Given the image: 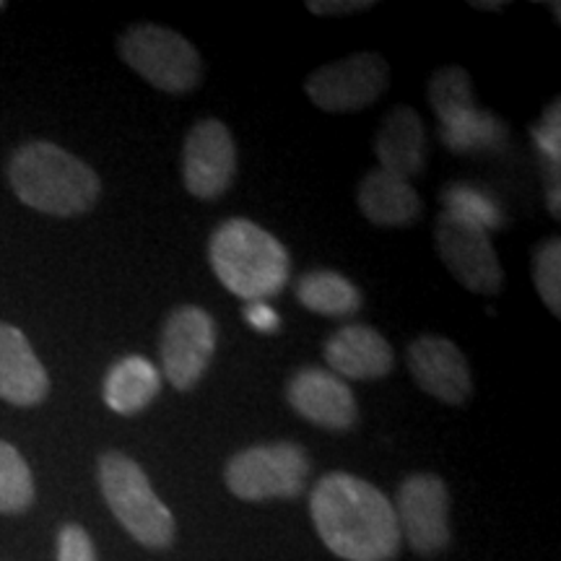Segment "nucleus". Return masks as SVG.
Wrapping results in <instances>:
<instances>
[{
    "label": "nucleus",
    "mask_w": 561,
    "mask_h": 561,
    "mask_svg": "<svg viewBox=\"0 0 561 561\" xmlns=\"http://www.w3.org/2000/svg\"><path fill=\"white\" fill-rule=\"evenodd\" d=\"M310 515L320 541L346 561H392L401 551L396 507L359 476H322L310 494Z\"/></svg>",
    "instance_id": "obj_1"
},
{
    "label": "nucleus",
    "mask_w": 561,
    "mask_h": 561,
    "mask_svg": "<svg viewBox=\"0 0 561 561\" xmlns=\"http://www.w3.org/2000/svg\"><path fill=\"white\" fill-rule=\"evenodd\" d=\"M9 182L16 198L39 214H87L102 195V180L87 161L50 140H30L9 159Z\"/></svg>",
    "instance_id": "obj_2"
},
{
    "label": "nucleus",
    "mask_w": 561,
    "mask_h": 561,
    "mask_svg": "<svg viewBox=\"0 0 561 561\" xmlns=\"http://www.w3.org/2000/svg\"><path fill=\"white\" fill-rule=\"evenodd\" d=\"M214 276L234 297L250 301L273 299L291 278L289 250L250 219L221 221L208 240Z\"/></svg>",
    "instance_id": "obj_3"
},
{
    "label": "nucleus",
    "mask_w": 561,
    "mask_h": 561,
    "mask_svg": "<svg viewBox=\"0 0 561 561\" xmlns=\"http://www.w3.org/2000/svg\"><path fill=\"white\" fill-rule=\"evenodd\" d=\"M100 486L112 515L140 546L153 551L170 549L178 525L136 460L117 450L104 453L100 458Z\"/></svg>",
    "instance_id": "obj_4"
},
{
    "label": "nucleus",
    "mask_w": 561,
    "mask_h": 561,
    "mask_svg": "<svg viewBox=\"0 0 561 561\" xmlns=\"http://www.w3.org/2000/svg\"><path fill=\"white\" fill-rule=\"evenodd\" d=\"M117 55L144 81L164 94H191L203 81L198 47L159 24H136L117 39Z\"/></svg>",
    "instance_id": "obj_5"
},
{
    "label": "nucleus",
    "mask_w": 561,
    "mask_h": 561,
    "mask_svg": "<svg viewBox=\"0 0 561 561\" xmlns=\"http://www.w3.org/2000/svg\"><path fill=\"white\" fill-rule=\"evenodd\" d=\"M310 471V455L297 442H263L237 453L224 468V481L244 502L294 500L307 489Z\"/></svg>",
    "instance_id": "obj_6"
},
{
    "label": "nucleus",
    "mask_w": 561,
    "mask_h": 561,
    "mask_svg": "<svg viewBox=\"0 0 561 561\" xmlns=\"http://www.w3.org/2000/svg\"><path fill=\"white\" fill-rule=\"evenodd\" d=\"M390 87V66L380 53H354L348 58L328 62L312 70L305 81L310 102L322 112L341 115V112L367 110Z\"/></svg>",
    "instance_id": "obj_7"
},
{
    "label": "nucleus",
    "mask_w": 561,
    "mask_h": 561,
    "mask_svg": "<svg viewBox=\"0 0 561 561\" xmlns=\"http://www.w3.org/2000/svg\"><path fill=\"white\" fill-rule=\"evenodd\" d=\"M216 354V322L198 305H180L161 325V371L174 390L187 392L203 380Z\"/></svg>",
    "instance_id": "obj_8"
},
{
    "label": "nucleus",
    "mask_w": 561,
    "mask_h": 561,
    "mask_svg": "<svg viewBox=\"0 0 561 561\" xmlns=\"http://www.w3.org/2000/svg\"><path fill=\"white\" fill-rule=\"evenodd\" d=\"M434 242H437V252L445 268L468 291L486 294V297L502 291L504 271L500 255L489 240V229L445 210L434 224Z\"/></svg>",
    "instance_id": "obj_9"
},
{
    "label": "nucleus",
    "mask_w": 561,
    "mask_h": 561,
    "mask_svg": "<svg viewBox=\"0 0 561 561\" xmlns=\"http://www.w3.org/2000/svg\"><path fill=\"white\" fill-rule=\"evenodd\" d=\"M396 517L401 536L421 557L450 543V491L434 473H413L398 486Z\"/></svg>",
    "instance_id": "obj_10"
},
{
    "label": "nucleus",
    "mask_w": 561,
    "mask_h": 561,
    "mask_svg": "<svg viewBox=\"0 0 561 561\" xmlns=\"http://www.w3.org/2000/svg\"><path fill=\"white\" fill-rule=\"evenodd\" d=\"M237 144L231 130L216 117H203L182 146V180L198 201H216L234 185Z\"/></svg>",
    "instance_id": "obj_11"
},
{
    "label": "nucleus",
    "mask_w": 561,
    "mask_h": 561,
    "mask_svg": "<svg viewBox=\"0 0 561 561\" xmlns=\"http://www.w3.org/2000/svg\"><path fill=\"white\" fill-rule=\"evenodd\" d=\"M286 403L310 424L328 432H348L359 421V403L346 380L325 367H301L286 382Z\"/></svg>",
    "instance_id": "obj_12"
},
{
    "label": "nucleus",
    "mask_w": 561,
    "mask_h": 561,
    "mask_svg": "<svg viewBox=\"0 0 561 561\" xmlns=\"http://www.w3.org/2000/svg\"><path fill=\"white\" fill-rule=\"evenodd\" d=\"M405 364L426 396L447 405H462L473 396V377L466 354L450 339L421 335L405 351Z\"/></svg>",
    "instance_id": "obj_13"
},
{
    "label": "nucleus",
    "mask_w": 561,
    "mask_h": 561,
    "mask_svg": "<svg viewBox=\"0 0 561 561\" xmlns=\"http://www.w3.org/2000/svg\"><path fill=\"white\" fill-rule=\"evenodd\" d=\"M328 369L341 380H382L396 367V351L377 328L364 322L341 325L322 346Z\"/></svg>",
    "instance_id": "obj_14"
},
{
    "label": "nucleus",
    "mask_w": 561,
    "mask_h": 561,
    "mask_svg": "<svg viewBox=\"0 0 561 561\" xmlns=\"http://www.w3.org/2000/svg\"><path fill=\"white\" fill-rule=\"evenodd\" d=\"M50 392L45 364L30 339L11 322H0V398L19 409L39 405Z\"/></svg>",
    "instance_id": "obj_15"
},
{
    "label": "nucleus",
    "mask_w": 561,
    "mask_h": 561,
    "mask_svg": "<svg viewBox=\"0 0 561 561\" xmlns=\"http://www.w3.org/2000/svg\"><path fill=\"white\" fill-rule=\"evenodd\" d=\"M426 128L421 115L413 107H392L385 117L375 140V153L380 159V170L411 182L426 167Z\"/></svg>",
    "instance_id": "obj_16"
},
{
    "label": "nucleus",
    "mask_w": 561,
    "mask_h": 561,
    "mask_svg": "<svg viewBox=\"0 0 561 561\" xmlns=\"http://www.w3.org/2000/svg\"><path fill=\"white\" fill-rule=\"evenodd\" d=\"M356 203L364 219L380 229H398V227H413L421 219V195L411 182L392 174L377 170H369L359 182L356 191Z\"/></svg>",
    "instance_id": "obj_17"
},
{
    "label": "nucleus",
    "mask_w": 561,
    "mask_h": 561,
    "mask_svg": "<svg viewBox=\"0 0 561 561\" xmlns=\"http://www.w3.org/2000/svg\"><path fill=\"white\" fill-rule=\"evenodd\" d=\"M161 392V371L146 356H123L112 364L104 377L102 396L110 411L121 416H136L157 401Z\"/></svg>",
    "instance_id": "obj_18"
},
{
    "label": "nucleus",
    "mask_w": 561,
    "mask_h": 561,
    "mask_svg": "<svg viewBox=\"0 0 561 561\" xmlns=\"http://www.w3.org/2000/svg\"><path fill=\"white\" fill-rule=\"evenodd\" d=\"M294 294L305 310L333 320L354 318L364 301L354 280L328 268L301 273V278L294 284Z\"/></svg>",
    "instance_id": "obj_19"
},
{
    "label": "nucleus",
    "mask_w": 561,
    "mask_h": 561,
    "mask_svg": "<svg viewBox=\"0 0 561 561\" xmlns=\"http://www.w3.org/2000/svg\"><path fill=\"white\" fill-rule=\"evenodd\" d=\"M430 102L439 117V128L450 130L455 125L471 121L476 115L473 83L466 68H439L430 81Z\"/></svg>",
    "instance_id": "obj_20"
},
{
    "label": "nucleus",
    "mask_w": 561,
    "mask_h": 561,
    "mask_svg": "<svg viewBox=\"0 0 561 561\" xmlns=\"http://www.w3.org/2000/svg\"><path fill=\"white\" fill-rule=\"evenodd\" d=\"M34 502V479L16 447L0 439V512L19 515Z\"/></svg>",
    "instance_id": "obj_21"
},
{
    "label": "nucleus",
    "mask_w": 561,
    "mask_h": 561,
    "mask_svg": "<svg viewBox=\"0 0 561 561\" xmlns=\"http://www.w3.org/2000/svg\"><path fill=\"white\" fill-rule=\"evenodd\" d=\"M533 278L541 294L543 305L549 307L553 318H561V242L551 237L538 244L536 261H533Z\"/></svg>",
    "instance_id": "obj_22"
},
{
    "label": "nucleus",
    "mask_w": 561,
    "mask_h": 561,
    "mask_svg": "<svg viewBox=\"0 0 561 561\" xmlns=\"http://www.w3.org/2000/svg\"><path fill=\"white\" fill-rule=\"evenodd\" d=\"M450 214L455 216H462V219L479 224V227L489 229V227H496L500 224V216L494 214V208H491V203L483 198V195L468 191V187H462L460 195H453L450 193Z\"/></svg>",
    "instance_id": "obj_23"
},
{
    "label": "nucleus",
    "mask_w": 561,
    "mask_h": 561,
    "mask_svg": "<svg viewBox=\"0 0 561 561\" xmlns=\"http://www.w3.org/2000/svg\"><path fill=\"white\" fill-rule=\"evenodd\" d=\"M58 561H96L94 541L81 525H62L58 536Z\"/></svg>",
    "instance_id": "obj_24"
},
{
    "label": "nucleus",
    "mask_w": 561,
    "mask_h": 561,
    "mask_svg": "<svg viewBox=\"0 0 561 561\" xmlns=\"http://www.w3.org/2000/svg\"><path fill=\"white\" fill-rule=\"evenodd\" d=\"M559 123H561V117H559V100H557L549 110H546L541 125L536 128L538 146H541L546 159H553V164H559V151H561Z\"/></svg>",
    "instance_id": "obj_25"
},
{
    "label": "nucleus",
    "mask_w": 561,
    "mask_h": 561,
    "mask_svg": "<svg viewBox=\"0 0 561 561\" xmlns=\"http://www.w3.org/2000/svg\"><path fill=\"white\" fill-rule=\"evenodd\" d=\"M369 9H375V0H343V3H335V0H310L307 3V11L318 13V16H341V13H356Z\"/></svg>",
    "instance_id": "obj_26"
},
{
    "label": "nucleus",
    "mask_w": 561,
    "mask_h": 561,
    "mask_svg": "<svg viewBox=\"0 0 561 561\" xmlns=\"http://www.w3.org/2000/svg\"><path fill=\"white\" fill-rule=\"evenodd\" d=\"M244 320L261 333H276L280 328V318L265 305V301H250V305L244 307Z\"/></svg>",
    "instance_id": "obj_27"
},
{
    "label": "nucleus",
    "mask_w": 561,
    "mask_h": 561,
    "mask_svg": "<svg viewBox=\"0 0 561 561\" xmlns=\"http://www.w3.org/2000/svg\"><path fill=\"white\" fill-rule=\"evenodd\" d=\"M473 9H483V11H502V9H507V3H504V0H500V3H476L473 0Z\"/></svg>",
    "instance_id": "obj_28"
},
{
    "label": "nucleus",
    "mask_w": 561,
    "mask_h": 561,
    "mask_svg": "<svg viewBox=\"0 0 561 561\" xmlns=\"http://www.w3.org/2000/svg\"><path fill=\"white\" fill-rule=\"evenodd\" d=\"M5 9V3H3V0H0V11H3Z\"/></svg>",
    "instance_id": "obj_29"
}]
</instances>
